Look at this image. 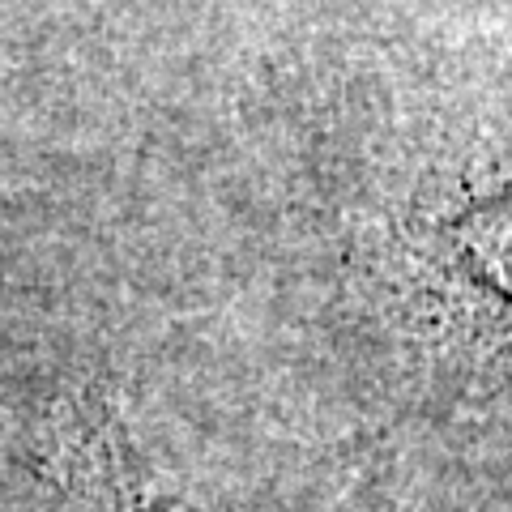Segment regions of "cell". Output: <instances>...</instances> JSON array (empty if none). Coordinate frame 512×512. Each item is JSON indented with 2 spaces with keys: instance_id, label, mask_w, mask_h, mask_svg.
<instances>
[{
  "instance_id": "2",
  "label": "cell",
  "mask_w": 512,
  "mask_h": 512,
  "mask_svg": "<svg viewBox=\"0 0 512 512\" xmlns=\"http://www.w3.org/2000/svg\"><path fill=\"white\" fill-rule=\"evenodd\" d=\"M393 252L423 338L474 363L478 384L512 380V171L414 205Z\"/></svg>"
},
{
  "instance_id": "3",
  "label": "cell",
  "mask_w": 512,
  "mask_h": 512,
  "mask_svg": "<svg viewBox=\"0 0 512 512\" xmlns=\"http://www.w3.org/2000/svg\"><path fill=\"white\" fill-rule=\"evenodd\" d=\"M457 512H512V483H500L495 491H483L470 508H457Z\"/></svg>"
},
{
  "instance_id": "1",
  "label": "cell",
  "mask_w": 512,
  "mask_h": 512,
  "mask_svg": "<svg viewBox=\"0 0 512 512\" xmlns=\"http://www.w3.org/2000/svg\"><path fill=\"white\" fill-rule=\"evenodd\" d=\"M5 512H201L154 466L103 376H64L9 406ZM355 512H397L367 495Z\"/></svg>"
}]
</instances>
